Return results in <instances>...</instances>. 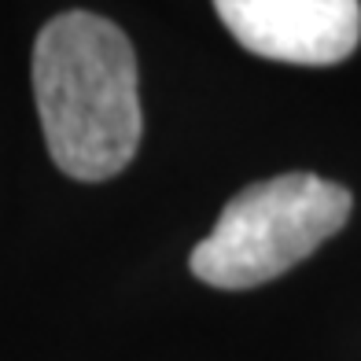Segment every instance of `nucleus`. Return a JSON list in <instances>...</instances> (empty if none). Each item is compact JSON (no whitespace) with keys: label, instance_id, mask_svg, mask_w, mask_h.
<instances>
[{"label":"nucleus","instance_id":"nucleus-1","mask_svg":"<svg viewBox=\"0 0 361 361\" xmlns=\"http://www.w3.org/2000/svg\"><path fill=\"white\" fill-rule=\"evenodd\" d=\"M34 100L56 166L74 180L122 173L140 144L137 56L118 26L63 11L34 44Z\"/></svg>","mask_w":361,"mask_h":361},{"label":"nucleus","instance_id":"nucleus-2","mask_svg":"<svg viewBox=\"0 0 361 361\" xmlns=\"http://www.w3.org/2000/svg\"><path fill=\"white\" fill-rule=\"evenodd\" d=\"M350 192L314 173H284L236 192L214 233L195 243L192 273L210 288L243 291L310 258L350 218Z\"/></svg>","mask_w":361,"mask_h":361},{"label":"nucleus","instance_id":"nucleus-3","mask_svg":"<svg viewBox=\"0 0 361 361\" xmlns=\"http://www.w3.org/2000/svg\"><path fill=\"white\" fill-rule=\"evenodd\" d=\"M247 52L295 67H332L361 41V0H214Z\"/></svg>","mask_w":361,"mask_h":361}]
</instances>
